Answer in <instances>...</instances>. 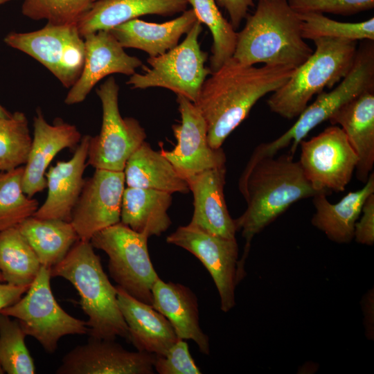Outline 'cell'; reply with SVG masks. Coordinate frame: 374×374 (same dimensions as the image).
<instances>
[{"mask_svg":"<svg viewBox=\"0 0 374 374\" xmlns=\"http://www.w3.org/2000/svg\"><path fill=\"white\" fill-rule=\"evenodd\" d=\"M294 69L245 65L232 57L212 72L195 103L206 121L210 146L220 148L258 100L284 84Z\"/></svg>","mask_w":374,"mask_h":374,"instance_id":"1","label":"cell"},{"mask_svg":"<svg viewBox=\"0 0 374 374\" xmlns=\"http://www.w3.org/2000/svg\"><path fill=\"white\" fill-rule=\"evenodd\" d=\"M238 189L247 204L244 212L234 220L246 241L238 264V274L244 277L253 238L294 203L323 192L312 187L290 153L278 157L251 155L239 178Z\"/></svg>","mask_w":374,"mask_h":374,"instance_id":"2","label":"cell"},{"mask_svg":"<svg viewBox=\"0 0 374 374\" xmlns=\"http://www.w3.org/2000/svg\"><path fill=\"white\" fill-rule=\"evenodd\" d=\"M301 34V21L287 0H258L237 32L233 57L245 65L263 63L296 69L313 53Z\"/></svg>","mask_w":374,"mask_h":374,"instance_id":"3","label":"cell"},{"mask_svg":"<svg viewBox=\"0 0 374 374\" xmlns=\"http://www.w3.org/2000/svg\"><path fill=\"white\" fill-rule=\"evenodd\" d=\"M51 277L69 280L78 291L80 304L88 316L90 337L130 342L127 323L120 310L116 287L104 271L90 241L78 240L66 256L51 269Z\"/></svg>","mask_w":374,"mask_h":374,"instance_id":"4","label":"cell"},{"mask_svg":"<svg viewBox=\"0 0 374 374\" xmlns=\"http://www.w3.org/2000/svg\"><path fill=\"white\" fill-rule=\"evenodd\" d=\"M313 42L315 51L267 99L269 109L285 118L298 117L314 95L337 84L353 65L357 41L320 37Z\"/></svg>","mask_w":374,"mask_h":374,"instance_id":"5","label":"cell"},{"mask_svg":"<svg viewBox=\"0 0 374 374\" xmlns=\"http://www.w3.org/2000/svg\"><path fill=\"white\" fill-rule=\"evenodd\" d=\"M374 89V44L364 40L357 48L353 65L348 73L330 91H322L316 100L298 116V119L285 132L277 139L258 145L253 157L275 156L278 152L290 145L293 155L301 141L341 106L362 93Z\"/></svg>","mask_w":374,"mask_h":374,"instance_id":"6","label":"cell"},{"mask_svg":"<svg viewBox=\"0 0 374 374\" xmlns=\"http://www.w3.org/2000/svg\"><path fill=\"white\" fill-rule=\"evenodd\" d=\"M148 238L120 222L96 233L90 242L107 255L109 272L117 286L152 305V289L159 276L151 262Z\"/></svg>","mask_w":374,"mask_h":374,"instance_id":"7","label":"cell"},{"mask_svg":"<svg viewBox=\"0 0 374 374\" xmlns=\"http://www.w3.org/2000/svg\"><path fill=\"white\" fill-rule=\"evenodd\" d=\"M51 269L41 266L25 296L0 312L16 318L26 335L52 354L62 337L89 334V328L87 321L71 316L60 306L51 291Z\"/></svg>","mask_w":374,"mask_h":374,"instance_id":"8","label":"cell"},{"mask_svg":"<svg viewBox=\"0 0 374 374\" xmlns=\"http://www.w3.org/2000/svg\"><path fill=\"white\" fill-rule=\"evenodd\" d=\"M202 30L198 20L184 41L166 53L149 57L150 68L134 73L127 82L132 89L162 87L195 103L202 86L212 71L205 66L208 54L201 50L199 36Z\"/></svg>","mask_w":374,"mask_h":374,"instance_id":"9","label":"cell"},{"mask_svg":"<svg viewBox=\"0 0 374 374\" xmlns=\"http://www.w3.org/2000/svg\"><path fill=\"white\" fill-rule=\"evenodd\" d=\"M118 90L113 76L96 90L102 105V125L99 134L90 136L87 157V165L95 169L123 171L129 157L146 138L137 120L121 115Z\"/></svg>","mask_w":374,"mask_h":374,"instance_id":"10","label":"cell"},{"mask_svg":"<svg viewBox=\"0 0 374 374\" xmlns=\"http://www.w3.org/2000/svg\"><path fill=\"white\" fill-rule=\"evenodd\" d=\"M4 42L37 60L66 88L78 80L84 62V37L78 24H48L28 33L12 32Z\"/></svg>","mask_w":374,"mask_h":374,"instance_id":"11","label":"cell"},{"mask_svg":"<svg viewBox=\"0 0 374 374\" xmlns=\"http://www.w3.org/2000/svg\"><path fill=\"white\" fill-rule=\"evenodd\" d=\"M304 175L319 192H342L350 183L357 156L342 129L335 125L299 144Z\"/></svg>","mask_w":374,"mask_h":374,"instance_id":"12","label":"cell"},{"mask_svg":"<svg viewBox=\"0 0 374 374\" xmlns=\"http://www.w3.org/2000/svg\"><path fill=\"white\" fill-rule=\"evenodd\" d=\"M166 242L186 249L202 262L218 291L221 310H231L235 305V290L240 282L236 239L217 236L188 224L178 227Z\"/></svg>","mask_w":374,"mask_h":374,"instance_id":"13","label":"cell"},{"mask_svg":"<svg viewBox=\"0 0 374 374\" xmlns=\"http://www.w3.org/2000/svg\"><path fill=\"white\" fill-rule=\"evenodd\" d=\"M181 122L172 126L177 145L161 153L171 163L186 181L206 170L226 166V155L222 149L211 148L208 141L207 125L194 103L177 95Z\"/></svg>","mask_w":374,"mask_h":374,"instance_id":"14","label":"cell"},{"mask_svg":"<svg viewBox=\"0 0 374 374\" xmlns=\"http://www.w3.org/2000/svg\"><path fill=\"white\" fill-rule=\"evenodd\" d=\"M125 185L123 171L96 169L85 180L70 221L80 240L90 241L98 231L121 222Z\"/></svg>","mask_w":374,"mask_h":374,"instance_id":"15","label":"cell"},{"mask_svg":"<svg viewBox=\"0 0 374 374\" xmlns=\"http://www.w3.org/2000/svg\"><path fill=\"white\" fill-rule=\"evenodd\" d=\"M155 355L128 351L115 340L90 337L66 353L57 374H153Z\"/></svg>","mask_w":374,"mask_h":374,"instance_id":"16","label":"cell"},{"mask_svg":"<svg viewBox=\"0 0 374 374\" xmlns=\"http://www.w3.org/2000/svg\"><path fill=\"white\" fill-rule=\"evenodd\" d=\"M85 55L81 74L71 87L64 103L82 102L93 87L103 78L114 73L132 75L143 65L135 56L127 54L109 30H99L84 35Z\"/></svg>","mask_w":374,"mask_h":374,"instance_id":"17","label":"cell"},{"mask_svg":"<svg viewBox=\"0 0 374 374\" xmlns=\"http://www.w3.org/2000/svg\"><path fill=\"white\" fill-rule=\"evenodd\" d=\"M33 127L22 179L24 192L30 197L46 188V170L56 154L65 148L76 147L82 139L75 125L61 121L49 124L39 111L34 117Z\"/></svg>","mask_w":374,"mask_h":374,"instance_id":"18","label":"cell"},{"mask_svg":"<svg viewBox=\"0 0 374 374\" xmlns=\"http://www.w3.org/2000/svg\"><path fill=\"white\" fill-rule=\"evenodd\" d=\"M90 136L82 137L69 160L57 161L46 172L47 196L34 217L71 221L85 182L83 174L87 166Z\"/></svg>","mask_w":374,"mask_h":374,"instance_id":"19","label":"cell"},{"mask_svg":"<svg viewBox=\"0 0 374 374\" xmlns=\"http://www.w3.org/2000/svg\"><path fill=\"white\" fill-rule=\"evenodd\" d=\"M226 166L201 172L188 182L193 195V213L190 225L224 238H235L234 219L228 211L224 195Z\"/></svg>","mask_w":374,"mask_h":374,"instance_id":"20","label":"cell"},{"mask_svg":"<svg viewBox=\"0 0 374 374\" xmlns=\"http://www.w3.org/2000/svg\"><path fill=\"white\" fill-rule=\"evenodd\" d=\"M152 294V306L167 318L177 337L193 340L200 352L209 355V338L200 327L198 300L194 292L182 284L159 278Z\"/></svg>","mask_w":374,"mask_h":374,"instance_id":"21","label":"cell"},{"mask_svg":"<svg viewBox=\"0 0 374 374\" xmlns=\"http://www.w3.org/2000/svg\"><path fill=\"white\" fill-rule=\"evenodd\" d=\"M328 121L345 133L357 156L356 177L365 183L374 166V89L344 104Z\"/></svg>","mask_w":374,"mask_h":374,"instance_id":"22","label":"cell"},{"mask_svg":"<svg viewBox=\"0 0 374 374\" xmlns=\"http://www.w3.org/2000/svg\"><path fill=\"white\" fill-rule=\"evenodd\" d=\"M116 287L118 306L128 328L130 342L137 350L164 355L179 339L169 321L152 305Z\"/></svg>","mask_w":374,"mask_h":374,"instance_id":"23","label":"cell"},{"mask_svg":"<svg viewBox=\"0 0 374 374\" xmlns=\"http://www.w3.org/2000/svg\"><path fill=\"white\" fill-rule=\"evenodd\" d=\"M197 17L191 8L178 17L163 23H152L134 19L109 31L123 48L142 50L149 57L162 55L173 48L184 34L192 28Z\"/></svg>","mask_w":374,"mask_h":374,"instance_id":"24","label":"cell"},{"mask_svg":"<svg viewBox=\"0 0 374 374\" xmlns=\"http://www.w3.org/2000/svg\"><path fill=\"white\" fill-rule=\"evenodd\" d=\"M188 0H100L93 3L78 23L82 37L109 30L127 21L146 15L171 16L183 12Z\"/></svg>","mask_w":374,"mask_h":374,"instance_id":"25","label":"cell"},{"mask_svg":"<svg viewBox=\"0 0 374 374\" xmlns=\"http://www.w3.org/2000/svg\"><path fill=\"white\" fill-rule=\"evenodd\" d=\"M364 184L361 189L349 192L337 203L330 202L325 193L313 196L315 212L311 219L312 224L336 243H350L354 238L355 224L363 205L368 197L374 193L373 172Z\"/></svg>","mask_w":374,"mask_h":374,"instance_id":"26","label":"cell"},{"mask_svg":"<svg viewBox=\"0 0 374 374\" xmlns=\"http://www.w3.org/2000/svg\"><path fill=\"white\" fill-rule=\"evenodd\" d=\"M172 201L168 192L127 186L122 197L121 222L148 238L159 236L172 224L168 214Z\"/></svg>","mask_w":374,"mask_h":374,"instance_id":"27","label":"cell"},{"mask_svg":"<svg viewBox=\"0 0 374 374\" xmlns=\"http://www.w3.org/2000/svg\"><path fill=\"white\" fill-rule=\"evenodd\" d=\"M127 186L170 193H188V182L171 163L144 141L129 157L124 170Z\"/></svg>","mask_w":374,"mask_h":374,"instance_id":"28","label":"cell"},{"mask_svg":"<svg viewBox=\"0 0 374 374\" xmlns=\"http://www.w3.org/2000/svg\"><path fill=\"white\" fill-rule=\"evenodd\" d=\"M17 228L36 253L42 266L52 269L79 240L70 222L30 217Z\"/></svg>","mask_w":374,"mask_h":374,"instance_id":"29","label":"cell"},{"mask_svg":"<svg viewBox=\"0 0 374 374\" xmlns=\"http://www.w3.org/2000/svg\"><path fill=\"white\" fill-rule=\"evenodd\" d=\"M41 266L36 253L17 227L0 231V273L5 283L30 286Z\"/></svg>","mask_w":374,"mask_h":374,"instance_id":"30","label":"cell"},{"mask_svg":"<svg viewBox=\"0 0 374 374\" xmlns=\"http://www.w3.org/2000/svg\"><path fill=\"white\" fill-rule=\"evenodd\" d=\"M24 170L21 166L0 172V231L17 227L39 208L38 201L24 192Z\"/></svg>","mask_w":374,"mask_h":374,"instance_id":"31","label":"cell"},{"mask_svg":"<svg viewBox=\"0 0 374 374\" xmlns=\"http://www.w3.org/2000/svg\"><path fill=\"white\" fill-rule=\"evenodd\" d=\"M197 19L205 24L213 37L210 69H218L234 54L237 32L222 15L215 0H188Z\"/></svg>","mask_w":374,"mask_h":374,"instance_id":"32","label":"cell"},{"mask_svg":"<svg viewBox=\"0 0 374 374\" xmlns=\"http://www.w3.org/2000/svg\"><path fill=\"white\" fill-rule=\"evenodd\" d=\"M301 21L304 39L333 37L353 41H374V18L361 22H342L333 20L323 13L297 12Z\"/></svg>","mask_w":374,"mask_h":374,"instance_id":"33","label":"cell"},{"mask_svg":"<svg viewBox=\"0 0 374 374\" xmlns=\"http://www.w3.org/2000/svg\"><path fill=\"white\" fill-rule=\"evenodd\" d=\"M32 138L26 115L16 112L0 118V172L25 164Z\"/></svg>","mask_w":374,"mask_h":374,"instance_id":"34","label":"cell"},{"mask_svg":"<svg viewBox=\"0 0 374 374\" xmlns=\"http://www.w3.org/2000/svg\"><path fill=\"white\" fill-rule=\"evenodd\" d=\"M17 319L0 312V365L8 374H34L35 366Z\"/></svg>","mask_w":374,"mask_h":374,"instance_id":"35","label":"cell"},{"mask_svg":"<svg viewBox=\"0 0 374 374\" xmlns=\"http://www.w3.org/2000/svg\"><path fill=\"white\" fill-rule=\"evenodd\" d=\"M96 0H24L21 11L34 20L46 19L53 25L78 24Z\"/></svg>","mask_w":374,"mask_h":374,"instance_id":"36","label":"cell"},{"mask_svg":"<svg viewBox=\"0 0 374 374\" xmlns=\"http://www.w3.org/2000/svg\"><path fill=\"white\" fill-rule=\"evenodd\" d=\"M296 12L350 15L373 9L374 0H287Z\"/></svg>","mask_w":374,"mask_h":374,"instance_id":"37","label":"cell"},{"mask_svg":"<svg viewBox=\"0 0 374 374\" xmlns=\"http://www.w3.org/2000/svg\"><path fill=\"white\" fill-rule=\"evenodd\" d=\"M154 368L159 374H200V369L192 357L188 344L179 339L162 355H156Z\"/></svg>","mask_w":374,"mask_h":374,"instance_id":"38","label":"cell"},{"mask_svg":"<svg viewBox=\"0 0 374 374\" xmlns=\"http://www.w3.org/2000/svg\"><path fill=\"white\" fill-rule=\"evenodd\" d=\"M353 238L362 244L371 246L374 243V193L368 197L363 205L355 224Z\"/></svg>","mask_w":374,"mask_h":374,"instance_id":"39","label":"cell"},{"mask_svg":"<svg viewBox=\"0 0 374 374\" xmlns=\"http://www.w3.org/2000/svg\"><path fill=\"white\" fill-rule=\"evenodd\" d=\"M217 5L224 8L230 17V23L236 30L243 19L247 17L250 7L253 6V0H215Z\"/></svg>","mask_w":374,"mask_h":374,"instance_id":"40","label":"cell"},{"mask_svg":"<svg viewBox=\"0 0 374 374\" xmlns=\"http://www.w3.org/2000/svg\"><path fill=\"white\" fill-rule=\"evenodd\" d=\"M30 286H16L0 282V310L17 301Z\"/></svg>","mask_w":374,"mask_h":374,"instance_id":"41","label":"cell"},{"mask_svg":"<svg viewBox=\"0 0 374 374\" xmlns=\"http://www.w3.org/2000/svg\"><path fill=\"white\" fill-rule=\"evenodd\" d=\"M10 114H9L1 105H0V118H6L9 116Z\"/></svg>","mask_w":374,"mask_h":374,"instance_id":"42","label":"cell"},{"mask_svg":"<svg viewBox=\"0 0 374 374\" xmlns=\"http://www.w3.org/2000/svg\"><path fill=\"white\" fill-rule=\"evenodd\" d=\"M10 1H12V0H0V5L9 2Z\"/></svg>","mask_w":374,"mask_h":374,"instance_id":"43","label":"cell"},{"mask_svg":"<svg viewBox=\"0 0 374 374\" xmlns=\"http://www.w3.org/2000/svg\"><path fill=\"white\" fill-rule=\"evenodd\" d=\"M0 282H1V283H5V282H4V280H3V276H2V275H1V273H0Z\"/></svg>","mask_w":374,"mask_h":374,"instance_id":"44","label":"cell"},{"mask_svg":"<svg viewBox=\"0 0 374 374\" xmlns=\"http://www.w3.org/2000/svg\"><path fill=\"white\" fill-rule=\"evenodd\" d=\"M4 373H5V372H4L3 369V368H2L1 366L0 365V374Z\"/></svg>","mask_w":374,"mask_h":374,"instance_id":"45","label":"cell"},{"mask_svg":"<svg viewBox=\"0 0 374 374\" xmlns=\"http://www.w3.org/2000/svg\"><path fill=\"white\" fill-rule=\"evenodd\" d=\"M96 1H100V0H96Z\"/></svg>","mask_w":374,"mask_h":374,"instance_id":"46","label":"cell"}]
</instances>
